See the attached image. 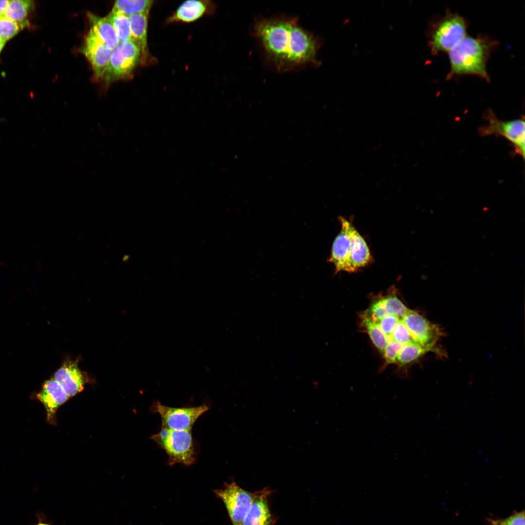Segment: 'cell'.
<instances>
[{"label":"cell","mask_w":525,"mask_h":525,"mask_svg":"<svg viewBox=\"0 0 525 525\" xmlns=\"http://www.w3.org/2000/svg\"><path fill=\"white\" fill-rule=\"evenodd\" d=\"M5 42L6 41L0 38V52L3 48Z\"/></svg>","instance_id":"cell-24"},{"label":"cell","mask_w":525,"mask_h":525,"mask_svg":"<svg viewBox=\"0 0 525 525\" xmlns=\"http://www.w3.org/2000/svg\"><path fill=\"white\" fill-rule=\"evenodd\" d=\"M226 506L233 525H242L254 499V493L242 489L235 482L226 484L214 490Z\"/></svg>","instance_id":"cell-9"},{"label":"cell","mask_w":525,"mask_h":525,"mask_svg":"<svg viewBox=\"0 0 525 525\" xmlns=\"http://www.w3.org/2000/svg\"><path fill=\"white\" fill-rule=\"evenodd\" d=\"M10 0H0V16L4 15Z\"/></svg>","instance_id":"cell-23"},{"label":"cell","mask_w":525,"mask_h":525,"mask_svg":"<svg viewBox=\"0 0 525 525\" xmlns=\"http://www.w3.org/2000/svg\"><path fill=\"white\" fill-rule=\"evenodd\" d=\"M154 1L151 0H120L115 1L111 12L129 16L149 13Z\"/></svg>","instance_id":"cell-18"},{"label":"cell","mask_w":525,"mask_h":525,"mask_svg":"<svg viewBox=\"0 0 525 525\" xmlns=\"http://www.w3.org/2000/svg\"><path fill=\"white\" fill-rule=\"evenodd\" d=\"M35 525H51L48 524L46 523H44L43 521H41L39 520V521H38V523L36 524Z\"/></svg>","instance_id":"cell-25"},{"label":"cell","mask_w":525,"mask_h":525,"mask_svg":"<svg viewBox=\"0 0 525 525\" xmlns=\"http://www.w3.org/2000/svg\"><path fill=\"white\" fill-rule=\"evenodd\" d=\"M151 438L167 453L168 463L193 464L195 460L194 448L191 430H173L162 428Z\"/></svg>","instance_id":"cell-5"},{"label":"cell","mask_w":525,"mask_h":525,"mask_svg":"<svg viewBox=\"0 0 525 525\" xmlns=\"http://www.w3.org/2000/svg\"><path fill=\"white\" fill-rule=\"evenodd\" d=\"M497 46L496 41L486 35H466L449 52L451 70L448 77L469 74L489 81L487 63Z\"/></svg>","instance_id":"cell-3"},{"label":"cell","mask_w":525,"mask_h":525,"mask_svg":"<svg viewBox=\"0 0 525 525\" xmlns=\"http://www.w3.org/2000/svg\"><path fill=\"white\" fill-rule=\"evenodd\" d=\"M106 17L114 28L119 43L131 40L130 23L128 16L111 12Z\"/></svg>","instance_id":"cell-19"},{"label":"cell","mask_w":525,"mask_h":525,"mask_svg":"<svg viewBox=\"0 0 525 525\" xmlns=\"http://www.w3.org/2000/svg\"><path fill=\"white\" fill-rule=\"evenodd\" d=\"M271 492L265 488L254 492L253 502L242 525H272L273 519L268 503Z\"/></svg>","instance_id":"cell-13"},{"label":"cell","mask_w":525,"mask_h":525,"mask_svg":"<svg viewBox=\"0 0 525 525\" xmlns=\"http://www.w3.org/2000/svg\"><path fill=\"white\" fill-rule=\"evenodd\" d=\"M29 0H10L4 16L7 18L21 24H26L24 20L32 5Z\"/></svg>","instance_id":"cell-20"},{"label":"cell","mask_w":525,"mask_h":525,"mask_svg":"<svg viewBox=\"0 0 525 525\" xmlns=\"http://www.w3.org/2000/svg\"><path fill=\"white\" fill-rule=\"evenodd\" d=\"M467 23L456 14L448 12L432 27L429 46L433 54L449 52L466 35Z\"/></svg>","instance_id":"cell-6"},{"label":"cell","mask_w":525,"mask_h":525,"mask_svg":"<svg viewBox=\"0 0 525 525\" xmlns=\"http://www.w3.org/2000/svg\"><path fill=\"white\" fill-rule=\"evenodd\" d=\"M149 13L129 16L131 29V40L139 47L141 52L140 61L143 64L148 58L147 45L148 18Z\"/></svg>","instance_id":"cell-15"},{"label":"cell","mask_w":525,"mask_h":525,"mask_svg":"<svg viewBox=\"0 0 525 525\" xmlns=\"http://www.w3.org/2000/svg\"><path fill=\"white\" fill-rule=\"evenodd\" d=\"M206 405L177 408L164 405L159 402L153 405L154 412L161 417L162 428L173 430H191L198 418L206 412Z\"/></svg>","instance_id":"cell-10"},{"label":"cell","mask_w":525,"mask_h":525,"mask_svg":"<svg viewBox=\"0 0 525 525\" xmlns=\"http://www.w3.org/2000/svg\"><path fill=\"white\" fill-rule=\"evenodd\" d=\"M251 35L266 66L282 73L319 66L321 39L304 28L296 17L279 15L259 17Z\"/></svg>","instance_id":"cell-1"},{"label":"cell","mask_w":525,"mask_h":525,"mask_svg":"<svg viewBox=\"0 0 525 525\" xmlns=\"http://www.w3.org/2000/svg\"><path fill=\"white\" fill-rule=\"evenodd\" d=\"M411 310L392 290L374 298L360 315L363 331L387 364L406 366L433 352L416 342L410 328Z\"/></svg>","instance_id":"cell-2"},{"label":"cell","mask_w":525,"mask_h":525,"mask_svg":"<svg viewBox=\"0 0 525 525\" xmlns=\"http://www.w3.org/2000/svg\"><path fill=\"white\" fill-rule=\"evenodd\" d=\"M339 219L341 229L332 243L328 261L334 264L336 273L355 272L370 262V250L352 224L342 217Z\"/></svg>","instance_id":"cell-4"},{"label":"cell","mask_w":525,"mask_h":525,"mask_svg":"<svg viewBox=\"0 0 525 525\" xmlns=\"http://www.w3.org/2000/svg\"><path fill=\"white\" fill-rule=\"evenodd\" d=\"M54 379L61 385L68 396L72 397L84 389L85 380L76 363L65 362L54 374Z\"/></svg>","instance_id":"cell-14"},{"label":"cell","mask_w":525,"mask_h":525,"mask_svg":"<svg viewBox=\"0 0 525 525\" xmlns=\"http://www.w3.org/2000/svg\"><path fill=\"white\" fill-rule=\"evenodd\" d=\"M140 59V50L132 40L119 43L102 78L106 83L128 78Z\"/></svg>","instance_id":"cell-8"},{"label":"cell","mask_w":525,"mask_h":525,"mask_svg":"<svg viewBox=\"0 0 525 525\" xmlns=\"http://www.w3.org/2000/svg\"><path fill=\"white\" fill-rule=\"evenodd\" d=\"M90 29L109 48L114 50L119 44L114 28L107 17L89 13Z\"/></svg>","instance_id":"cell-17"},{"label":"cell","mask_w":525,"mask_h":525,"mask_svg":"<svg viewBox=\"0 0 525 525\" xmlns=\"http://www.w3.org/2000/svg\"><path fill=\"white\" fill-rule=\"evenodd\" d=\"M487 522L489 525H525V511H514L506 518H487Z\"/></svg>","instance_id":"cell-22"},{"label":"cell","mask_w":525,"mask_h":525,"mask_svg":"<svg viewBox=\"0 0 525 525\" xmlns=\"http://www.w3.org/2000/svg\"><path fill=\"white\" fill-rule=\"evenodd\" d=\"M36 398L43 404L46 410L47 420L51 424H54L57 409L69 397L61 385L54 379L46 381L41 390L38 393Z\"/></svg>","instance_id":"cell-12"},{"label":"cell","mask_w":525,"mask_h":525,"mask_svg":"<svg viewBox=\"0 0 525 525\" xmlns=\"http://www.w3.org/2000/svg\"><path fill=\"white\" fill-rule=\"evenodd\" d=\"M483 118L487 122L479 127V135L482 137L494 135L505 138L513 145L515 153L524 158V117L509 121L501 120L496 117L491 109H489L484 114Z\"/></svg>","instance_id":"cell-7"},{"label":"cell","mask_w":525,"mask_h":525,"mask_svg":"<svg viewBox=\"0 0 525 525\" xmlns=\"http://www.w3.org/2000/svg\"><path fill=\"white\" fill-rule=\"evenodd\" d=\"M207 1L190 0L181 3L168 18V23L183 22L190 23L201 18L207 11Z\"/></svg>","instance_id":"cell-16"},{"label":"cell","mask_w":525,"mask_h":525,"mask_svg":"<svg viewBox=\"0 0 525 525\" xmlns=\"http://www.w3.org/2000/svg\"><path fill=\"white\" fill-rule=\"evenodd\" d=\"M113 51L90 29L85 37L81 51L90 63L97 78L102 77Z\"/></svg>","instance_id":"cell-11"},{"label":"cell","mask_w":525,"mask_h":525,"mask_svg":"<svg viewBox=\"0 0 525 525\" xmlns=\"http://www.w3.org/2000/svg\"><path fill=\"white\" fill-rule=\"evenodd\" d=\"M22 27L19 23L13 21L4 15L0 16V38L7 41L15 36Z\"/></svg>","instance_id":"cell-21"}]
</instances>
